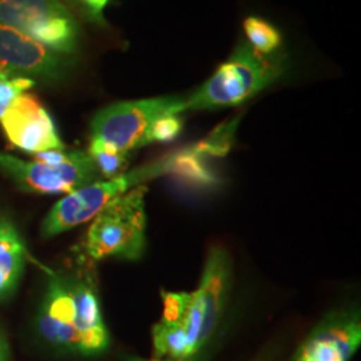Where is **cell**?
Listing matches in <instances>:
<instances>
[{"instance_id": "1", "label": "cell", "mask_w": 361, "mask_h": 361, "mask_svg": "<svg viewBox=\"0 0 361 361\" xmlns=\"http://www.w3.org/2000/svg\"><path fill=\"white\" fill-rule=\"evenodd\" d=\"M232 280L231 258L222 247L207 255L201 281L192 293L162 292L165 322L177 324L183 332L190 359L213 335L225 310Z\"/></svg>"}, {"instance_id": "2", "label": "cell", "mask_w": 361, "mask_h": 361, "mask_svg": "<svg viewBox=\"0 0 361 361\" xmlns=\"http://www.w3.org/2000/svg\"><path fill=\"white\" fill-rule=\"evenodd\" d=\"M286 61L280 51L261 54L241 42L232 56L186 99L188 110H210L245 102L284 74Z\"/></svg>"}, {"instance_id": "3", "label": "cell", "mask_w": 361, "mask_h": 361, "mask_svg": "<svg viewBox=\"0 0 361 361\" xmlns=\"http://www.w3.org/2000/svg\"><path fill=\"white\" fill-rule=\"evenodd\" d=\"M146 194L140 185L118 195L92 219L85 249L92 259L141 258L146 244Z\"/></svg>"}, {"instance_id": "4", "label": "cell", "mask_w": 361, "mask_h": 361, "mask_svg": "<svg viewBox=\"0 0 361 361\" xmlns=\"http://www.w3.org/2000/svg\"><path fill=\"white\" fill-rule=\"evenodd\" d=\"M0 173L23 192L56 195L70 194L99 178L90 155L79 150H50L32 161L0 153Z\"/></svg>"}, {"instance_id": "5", "label": "cell", "mask_w": 361, "mask_h": 361, "mask_svg": "<svg viewBox=\"0 0 361 361\" xmlns=\"http://www.w3.org/2000/svg\"><path fill=\"white\" fill-rule=\"evenodd\" d=\"M174 153L140 168L133 169L113 180H97L67 194L47 213L40 226L43 238H51L94 219L109 202L121 194L147 180L171 174Z\"/></svg>"}, {"instance_id": "6", "label": "cell", "mask_w": 361, "mask_h": 361, "mask_svg": "<svg viewBox=\"0 0 361 361\" xmlns=\"http://www.w3.org/2000/svg\"><path fill=\"white\" fill-rule=\"evenodd\" d=\"M186 110V99L180 97H158L110 104L92 118L91 140L130 153L147 145V131L157 119Z\"/></svg>"}, {"instance_id": "7", "label": "cell", "mask_w": 361, "mask_h": 361, "mask_svg": "<svg viewBox=\"0 0 361 361\" xmlns=\"http://www.w3.org/2000/svg\"><path fill=\"white\" fill-rule=\"evenodd\" d=\"M0 23L61 54H71L78 25L61 0H0Z\"/></svg>"}, {"instance_id": "8", "label": "cell", "mask_w": 361, "mask_h": 361, "mask_svg": "<svg viewBox=\"0 0 361 361\" xmlns=\"http://www.w3.org/2000/svg\"><path fill=\"white\" fill-rule=\"evenodd\" d=\"M68 66L65 54L0 23V73L6 77L56 82L65 77Z\"/></svg>"}, {"instance_id": "9", "label": "cell", "mask_w": 361, "mask_h": 361, "mask_svg": "<svg viewBox=\"0 0 361 361\" xmlns=\"http://www.w3.org/2000/svg\"><path fill=\"white\" fill-rule=\"evenodd\" d=\"M0 123L7 141L25 153L35 155L65 149L52 116L32 94L16 97Z\"/></svg>"}, {"instance_id": "10", "label": "cell", "mask_w": 361, "mask_h": 361, "mask_svg": "<svg viewBox=\"0 0 361 361\" xmlns=\"http://www.w3.org/2000/svg\"><path fill=\"white\" fill-rule=\"evenodd\" d=\"M360 343L359 312L335 310L317 324L297 349L292 361H349Z\"/></svg>"}, {"instance_id": "11", "label": "cell", "mask_w": 361, "mask_h": 361, "mask_svg": "<svg viewBox=\"0 0 361 361\" xmlns=\"http://www.w3.org/2000/svg\"><path fill=\"white\" fill-rule=\"evenodd\" d=\"M40 335L52 345L79 350L75 329V304L71 286L59 277H52L38 314Z\"/></svg>"}, {"instance_id": "12", "label": "cell", "mask_w": 361, "mask_h": 361, "mask_svg": "<svg viewBox=\"0 0 361 361\" xmlns=\"http://www.w3.org/2000/svg\"><path fill=\"white\" fill-rule=\"evenodd\" d=\"M75 304V329L79 350L83 355H98L109 348V332L102 317L97 292L87 281L70 285Z\"/></svg>"}, {"instance_id": "13", "label": "cell", "mask_w": 361, "mask_h": 361, "mask_svg": "<svg viewBox=\"0 0 361 361\" xmlns=\"http://www.w3.org/2000/svg\"><path fill=\"white\" fill-rule=\"evenodd\" d=\"M25 241L13 219L0 216V300L16 290L26 267Z\"/></svg>"}, {"instance_id": "14", "label": "cell", "mask_w": 361, "mask_h": 361, "mask_svg": "<svg viewBox=\"0 0 361 361\" xmlns=\"http://www.w3.org/2000/svg\"><path fill=\"white\" fill-rule=\"evenodd\" d=\"M99 174L106 180H113L123 173L129 165V153H123L110 145L91 140L89 153Z\"/></svg>"}, {"instance_id": "15", "label": "cell", "mask_w": 361, "mask_h": 361, "mask_svg": "<svg viewBox=\"0 0 361 361\" xmlns=\"http://www.w3.org/2000/svg\"><path fill=\"white\" fill-rule=\"evenodd\" d=\"M244 31H245L247 43L261 54H271L279 51L281 46V34L276 27L271 26L267 20L249 16L244 22Z\"/></svg>"}, {"instance_id": "16", "label": "cell", "mask_w": 361, "mask_h": 361, "mask_svg": "<svg viewBox=\"0 0 361 361\" xmlns=\"http://www.w3.org/2000/svg\"><path fill=\"white\" fill-rule=\"evenodd\" d=\"M238 119H233L214 130L204 141L197 143L195 147L204 155H225L232 147L234 133L237 129Z\"/></svg>"}, {"instance_id": "17", "label": "cell", "mask_w": 361, "mask_h": 361, "mask_svg": "<svg viewBox=\"0 0 361 361\" xmlns=\"http://www.w3.org/2000/svg\"><path fill=\"white\" fill-rule=\"evenodd\" d=\"M183 129V119L180 114H169L161 116L150 126L146 135V142H171Z\"/></svg>"}, {"instance_id": "18", "label": "cell", "mask_w": 361, "mask_h": 361, "mask_svg": "<svg viewBox=\"0 0 361 361\" xmlns=\"http://www.w3.org/2000/svg\"><path fill=\"white\" fill-rule=\"evenodd\" d=\"M35 85V80L27 78L0 77V118L11 106L15 98L30 90Z\"/></svg>"}, {"instance_id": "19", "label": "cell", "mask_w": 361, "mask_h": 361, "mask_svg": "<svg viewBox=\"0 0 361 361\" xmlns=\"http://www.w3.org/2000/svg\"><path fill=\"white\" fill-rule=\"evenodd\" d=\"M80 1L86 6L89 13L97 19H102L104 7L109 3V0H80Z\"/></svg>"}, {"instance_id": "20", "label": "cell", "mask_w": 361, "mask_h": 361, "mask_svg": "<svg viewBox=\"0 0 361 361\" xmlns=\"http://www.w3.org/2000/svg\"><path fill=\"white\" fill-rule=\"evenodd\" d=\"M0 361H10V349L7 343L0 344Z\"/></svg>"}, {"instance_id": "21", "label": "cell", "mask_w": 361, "mask_h": 361, "mask_svg": "<svg viewBox=\"0 0 361 361\" xmlns=\"http://www.w3.org/2000/svg\"><path fill=\"white\" fill-rule=\"evenodd\" d=\"M271 359H273V353H271V350H269L268 353L258 356L257 359H256L255 361H271Z\"/></svg>"}, {"instance_id": "22", "label": "cell", "mask_w": 361, "mask_h": 361, "mask_svg": "<svg viewBox=\"0 0 361 361\" xmlns=\"http://www.w3.org/2000/svg\"><path fill=\"white\" fill-rule=\"evenodd\" d=\"M131 361H146V360H140V359H134V360ZM149 361H176V360H169V359H162V360H159V359H154V360H149Z\"/></svg>"}, {"instance_id": "23", "label": "cell", "mask_w": 361, "mask_h": 361, "mask_svg": "<svg viewBox=\"0 0 361 361\" xmlns=\"http://www.w3.org/2000/svg\"><path fill=\"white\" fill-rule=\"evenodd\" d=\"M4 343H6V340H4V337L0 334V344H4Z\"/></svg>"}, {"instance_id": "24", "label": "cell", "mask_w": 361, "mask_h": 361, "mask_svg": "<svg viewBox=\"0 0 361 361\" xmlns=\"http://www.w3.org/2000/svg\"><path fill=\"white\" fill-rule=\"evenodd\" d=\"M1 75H4V74H1V73H0V77H1Z\"/></svg>"}]
</instances>
